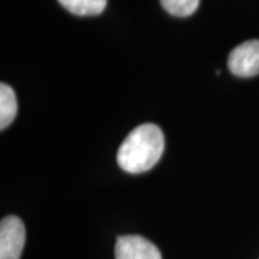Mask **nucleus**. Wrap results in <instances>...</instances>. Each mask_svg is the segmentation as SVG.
Segmentation results:
<instances>
[{
  "label": "nucleus",
  "instance_id": "obj_3",
  "mask_svg": "<svg viewBox=\"0 0 259 259\" xmlns=\"http://www.w3.org/2000/svg\"><path fill=\"white\" fill-rule=\"evenodd\" d=\"M228 66L231 72L241 78L259 74V40H248L235 48L229 54Z\"/></svg>",
  "mask_w": 259,
  "mask_h": 259
},
{
  "label": "nucleus",
  "instance_id": "obj_6",
  "mask_svg": "<svg viewBox=\"0 0 259 259\" xmlns=\"http://www.w3.org/2000/svg\"><path fill=\"white\" fill-rule=\"evenodd\" d=\"M65 9L78 16H97L104 12L107 0H58Z\"/></svg>",
  "mask_w": 259,
  "mask_h": 259
},
{
  "label": "nucleus",
  "instance_id": "obj_4",
  "mask_svg": "<svg viewBox=\"0 0 259 259\" xmlns=\"http://www.w3.org/2000/svg\"><path fill=\"white\" fill-rule=\"evenodd\" d=\"M115 259H161V253L147 239L137 235H127L117 239Z\"/></svg>",
  "mask_w": 259,
  "mask_h": 259
},
{
  "label": "nucleus",
  "instance_id": "obj_1",
  "mask_svg": "<svg viewBox=\"0 0 259 259\" xmlns=\"http://www.w3.org/2000/svg\"><path fill=\"white\" fill-rule=\"evenodd\" d=\"M164 151V134L156 124H141L133 130L117 153L118 166L133 175L148 171Z\"/></svg>",
  "mask_w": 259,
  "mask_h": 259
},
{
  "label": "nucleus",
  "instance_id": "obj_2",
  "mask_svg": "<svg viewBox=\"0 0 259 259\" xmlns=\"http://www.w3.org/2000/svg\"><path fill=\"white\" fill-rule=\"evenodd\" d=\"M26 241V229L18 216H6L0 222V259H20Z\"/></svg>",
  "mask_w": 259,
  "mask_h": 259
},
{
  "label": "nucleus",
  "instance_id": "obj_7",
  "mask_svg": "<svg viewBox=\"0 0 259 259\" xmlns=\"http://www.w3.org/2000/svg\"><path fill=\"white\" fill-rule=\"evenodd\" d=\"M160 2L166 12L177 18H186L193 15L200 3V0H160Z\"/></svg>",
  "mask_w": 259,
  "mask_h": 259
},
{
  "label": "nucleus",
  "instance_id": "obj_5",
  "mask_svg": "<svg viewBox=\"0 0 259 259\" xmlns=\"http://www.w3.org/2000/svg\"><path fill=\"white\" fill-rule=\"evenodd\" d=\"M18 114V100L15 91L8 83L0 85V128L9 127Z\"/></svg>",
  "mask_w": 259,
  "mask_h": 259
}]
</instances>
